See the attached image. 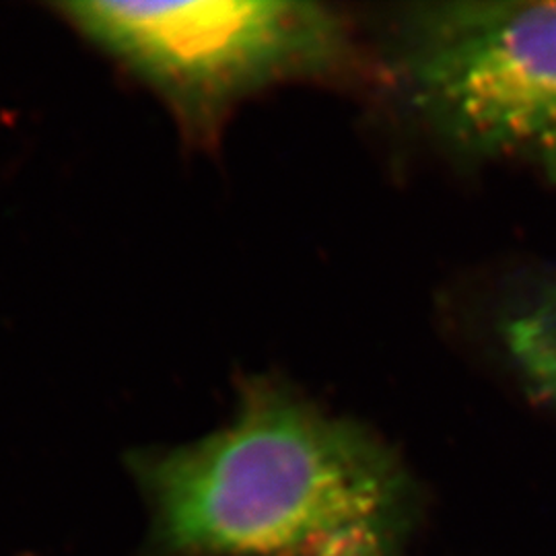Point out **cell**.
Here are the masks:
<instances>
[{
  "label": "cell",
  "instance_id": "1",
  "mask_svg": "<svg viewBox=\"0 0 556 556\" xmlns=\"http://www.w3.org/2000/svg\"><path fill=\"white\" fill-rule=\"evenodd\" d=\"M132 468L160 556H402L417 523L383 441L266 379L220 429Z\"/></svg>",
  "mask_w": 556,
  "mask_h": 556
},
{
  "label": "cell",
  "instance_id": "2",
  "mask_svg": "<svg viewBox=\"0 0 556 556\" xmlns=\"http://www.w3.org/2000/svg\"><path fill=\"white\" fill-rule=\"evenodd\" d=\"M392 71L431 132L468 160L556 181V0H454L397 21Z\"/></svg>",
  "mask_w": 556,
  "mask_h": 556
},
{
  "label": "cell",
  "instance_id": "3",
  "mask_svg": "<svg viewBox=\"0 0 556 556\" xmlns=\"http://www.w3.org/2000/svg\"><path fill=\"white\" fill-rule=\"evenodd\" d=\"M56 9L192 132L213 130L266 87L334 73L351 52L346 23L318 2L85 0Z\"/></svg>",
  "mask_w": 556,
  "mask_h": 556
},
{
  "label": "cell",
  "instance_id": "4",
  "mask_svg": "<svg viewBox=\"0 0 556 556\" xmlns=\"http://www.w3.org/2000/svg\"><path fill=\"white\" fill-rule=\"evenodd\" d=\"M501 334L526 392L556 413V275L517 303Z\"/></svg>",
  "mask_w": 556,
  "mask_h": 556
}]
</instances>
